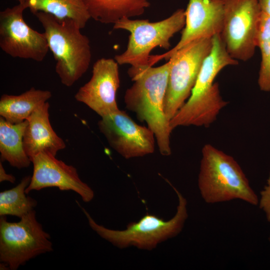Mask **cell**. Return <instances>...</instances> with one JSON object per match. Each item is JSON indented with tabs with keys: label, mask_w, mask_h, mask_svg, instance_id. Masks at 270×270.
I'll list each match as a JSON object with an SVG mask.
<instances>
[{
	"label": "cell",
	"mask_w": 270,
	"mask_h": 270,
	"mask_svg": "<svg viewBox=\"0 0 270 270\" xmlns=\"http://www.w3.org/2000/svg\"><path fill=\"white\" fill-rule=\"evenodd\" d=\"M261 10L270 18V0H259Z\"/></svg>",
	"instance_id": "cell-24"
},
{
	"label": "cell",
	"mask_w": 270,
	"mask_h": 270,
	"mask_svg": "<svg viewBox=\"0 0 270 270\" xmlns=\"http://www.w3.org/2000/svg\"><path fill=\"white\" fill-rule=\"evenodd\" d=\"M26 3L18 4L0 12V48L12 58L38 62L46 56L49 48L44 32L31 28L24 21Z\"/></svg>",
	"instance_id": "cell-10"
},
{
	"label": "cell",
	"mask_w": 270,
	"mask_h": 270,
	"mask_svg": "<svg viewBox=\"0 0 270 270\" xmlns=\"http://www.w3.org/2000/svg\"><path fill=\"white\" fill-rule=\"evenodd\" d=\"M98 125L110 146L126 159L154 151L156 138L152 130L136 124L124 110L119 109L102 117Z\"/></svg>",
	"instance_id": "cell-11"
},
{
	"label": "cell",
	"mask_w": 270,
	"mask_h": 270,
	"mask_svg": "<svg viewBox=\"0 0 270 270\" xmlns=\"http://www.w3.org/2000/svg\"><path fill=\"white\" fill-rule=\"evenodd\" d=\"M83 0L91 18L106 24H114L124 18L140 16L150 6L148 0Z\"/></svg>",
	"instance_id": "cell-17"
},
{
	"label": "cell",
	"mask_w": 270,
	"mask_h": 270,
	"mask_svg": "<svg viewBox=\"0 0 270 270\" xmlns=\"http://www.w3.org/2000/svg\"><path fill=\"white\" fill-rule=\"evenodd\" d=\"M50 104L41 105L28 118L24 138V148L30 158L42 152L56 156L66 147L63 140L52 129L49 120Z\"/></svg>",
	"instance_id": "cell-15"
},
{
	"label": "cell",
	"mask_w": 270,
	"mask_h": 270,
	"mask_svg": "<svg viewBox=\"0 0 270 270\" xmlns=\"http://www.w3.org/2000/svg\"><path fill=\"white\" fill-rule=\"evenodd\" d=\"M261 52L258 84L261 90L270 91V18L262 11L258 38Z\"/></svg>",
	"instance_id": "cell-21"
},
{
	"label": "cell",
	"mask_w": 270,
	"mask_h": 270,
	"mask_svg": "<svg viewBox=\"0 0 270 270\" xmlns=\"http://www.w3.org/2000/svg\"><path fill=\"white\" fill-rule=\"evenodd\" d=\"M53 250L50 234L37 220L32 210L18 222L0 218V261L9 270H16L28 261Z\"/></svg>",
	"instance_id": "cell-7"
},
{
	"label": "cell",
	"mask_w": 270,
	"mask_h": 270,
	"mask_svg": "<svg viewBox=\"0 0 270 270\" xmlns=\"http://www.w3.org/2000/svg\"><path fill=\"white\" fill-rule=\"evenodd\" d=\"M212 38L196 40L170 58V66L164 100V111L170 122L190 96L202 62L210 53Z\"/></svg>",
	"instance_id": "cell-9"
},
{
	"label": "cell",
	"mask_w": 270,
	"mask_h": 270,
	"mask_svg": "<svg viewBox=\"0 0 270 270\" xmlns=\"http://www.w3.org/2000/svg\"><path fill=\"white\" fill-rule=\"evenodd\" d=\"M118 65L113 58L97 60L93 65L90 79L74 96L77 101L86 105L101 118L119 110L116 100L120 84Z\"/></svg>",
	"instance_id": "cell-13"
},
{
	"label": "cell",
	"mask_w": 270,
	"mask_h": 270,
	"mask_svg": "<svg viewBox=\"0 0 270 270\" xmlns=\"http://www.w3.org/2000/svg\"><path fill=\"white\" fill-rule=\"evenodd\" d=\"M172 188L177 194L178 203L176 214L167 221L147 214L138 222L129 223L126 229L114 230L97 224L84 208H80L90 228L114 246L120 248L134 246L150 250L159 244L179 234L188 217L186 200L175 188Z\"/></svg>",
	"instance_id": "cell-5"
},
{
	"label": "cell",
	"mask_w": 270,
	"mask_h": 270,
	"mask_svg": "<svg viewBox=\"0 0 270 270\" xmlns=\"http://www.w3.org/2000/svg\"><path fill=\"white\" fill-rule=\"evenodd\" d=\"M223 0L222 40L233 58L248 60L258 44L262 14L259 0Z\"/></svg>",
	"instance_id": "cell-8"
},
{
	"label": "cell",
	"mask_w": 270,
	"mask_h": 270,
	"mask_svg": "<svg viewBox=\"0 0 270 270\" xmlns=\"http://www.w3.org/2000/svg\"><path fill=\"white\" fill-rule=\"evenodd\" d=\"M28 120L12 124L0 118V152L2 161L8 162L17 168H26L32 161L26 154L23 143Z\"/></svg>",
	"instance_id": "cell-18"
},
{
	"label": "cell",
	"mask_w": 270,
	"mask_h": 270,
	"mask_svg": "<svg viewBox=\"0 0 270 270\" xmlns=\"http://www.w3.org/2000/svg\"><path fill=\"white\" fill-rule=\"evenodd\" d=\"M31 161L33 173L26 190L27 194L32 190L56 187L61 190L74 191L84 202H90L94 198V190L81 180L74 166L44 152L36 154Z\"/></svg>",
	"instance_id": "cell-14"
},
{
	"label": "cell",
	"mask_w": 270,
	"mask_h": 270,
	"mask_svg": "<svg viewBox=\"0 0 270 270\" xmlns=\"http://www.w3.org/2000/svg\"><path fill=\"white\" fill-rule=\"evenodd\" d=\"M51 96L50 91L34 87L19 95L2 94L0 99V116L12 124L22 122Z\"/></svg>",
	"instance_id": "cell-16"
},
{
	"label": "cell",
	"mask_w": 270,
	"mask_h": 270,
	"mask_svg": "<svg viewBox=\"0 0 270 270\" xmlns=\"http://www.w3.org/2000/svg\"><path fill=\"white\" fill-rule=\"evenodd\" d=\"M185 16V25L178 44L166 53L151 55L149 61L150 66L162 59L169 60L177 52L196 40L221 34L224 0H189Z\"/></svg>",
	"instance_id": "cell-12"
},
{
	"label": "cell",
	"mask_w": 270,
	"mask_h": 270,
	"mask_svg": "<svg viewBox=\"0 0 270 270\" xmlns=\"http://www.w3.org/2000/svg\"><path fill=\"white\" fill-rule=\"evenodd\" d=\"M198 186L205 202L213 204L238 199L258 204L248 178L232 156L210 144L203 146Z\"/></svg>",
	"instance_id": "cell-3"
},
{
	"label": "cell",
	"mask_w": 270,
	"mask_h": 270,
	"mask_svg": "<svg viewBox=\"0 0 270 270\" xmlns=\"http://www.w3.org/2000/svg\"><path fill=\"white\" fill-rule=\"evenodd\" d=\"M172 60L159 66H130L128 73L134 82L125 92L126 108L145 122L154 132L162 155L171 154L172 130L164 111V100Z\"/></svg>",
	"instance_id": "cell-1"
},
{
	"label": "cell",
	"mask_w": 270,
	"mask_h": 270,
	"mask_svg": "<svg viewBox=\"0 0 270 270\" xmlns=\"http://www.w3.org/2000/svg\"><path fill=\"white\" fill-rule=\"evenodd\" d=\"M185 22L184 9H178L169 17L156 22L122 18L114 24V28L127 30L130 34L126 49L114 59L119 65L149 66L152 50L156 47L168 50L171 38L184 28Z\"/></svg>",
	"instance_id": "cell-6"
},
{
	"label": "cell",
	"mask_w": 270,
	"mask_h": 270,
	"mask_svg": "<svg viewBox=\"0 0 270 270\" xmlns=\"http://www.w3.org/2000/svg\"><path fill=\"white\" fill-rule=\"evenodd\" d=\"M34 14L44 29L61 82L72 86L88 70L91 62L88 38L81 33V28L71 20H60L40 12Z\"/></svg>",
	"instance_id": "cell-4"
},
{
	"label": "cell",
	"mask_w": 270,
	"mask_h": 270,
	"mask_svg": "<svg viewBox=\"0 0 270 270\" xmlns=\"http://www.w3.org/2000/svg\"><path fill=\"white\" fill-rule=\"evenodd\" d=\"M30 180V176H26L15 187L0 192V216L10 215L20 218L34 210L37 201L26 192Z\"/></svg>",
	"instance_id": "cell-20"
},
{
	"label": "cell",
	"mask_w": 270,
	"mask_h": 270,
	"mask_svg": "<svg viewBox=\"0 0 270 270\" xmlns=\"http://www.w3.org/2000/svg\"><path fill=\"white\" fill-rule=\"evenodd\" d=\"M260 207L264 211L268 220L270 222V174L268 179L267 185L261 192Z\"/></svg>",
	"instance_id": "cell-22"
},
{
	"label": "cell",
	"mask_w": 270,
	"mask_h": 270,
	"mask_svg": "<svg viewBox=\"0 0 270 270\" xmlns=\"http://www.w3.org/2000/svg\"><path fill=\"white\" fill-rule=\"evenodd\" d=\"M8 181L11 183H14L16 181V178L11 174L6 172L2 163L0 162V182Z\"/></svg>",
	"instance_id": "cell-23"
},
{
	"label": "cell",
	"mask_w": 270,
	"mask_h": 270,
	"mask_svg": "<svg viewBox=\"0 0 270 270\" xmlns=\"http://www.w3.org/2000/svg\"><path fill=\"white\" fill-rule=\"evenodd\" d=\"M20 4H24L28 0H16Z\"/></svg>",
	"instance_id": "cell-25"
},
{
	"label": "cell",
	"mask_w": 270,
	"mask_h": 270,
	"mask_svg": "<svg viewBox=\"0 0 270 270\" xmlns=\"http://www.w3.org/2000/svg\"><path fill=\"white\" fill-rule=\"evenodd\" d=\"M26 4L34 14L40 12L60 20H71L81 29L91 18L83 0H28Z\"/></svg>",
	"instance_id": "cell-19"
},
{
	"label": "cell",
	"mask_w": 270,
	"mask_h": 270,
	"mask_svg": "<svg viewBox=\"0 0 270 270\" xmlns=\"http://www.w3.org/2000/svg\"><path fill=\"white\" fill-rule=\"evenodd\" d=\"M238 64L227 51L220 34L213 36L211 50L202 62L190 96L170 121L172 130L181 126H208L216 119L228 102L214 80L222 68Z\"/></svg>",
	"instance_id": "cell-2"
}]
</instances>
